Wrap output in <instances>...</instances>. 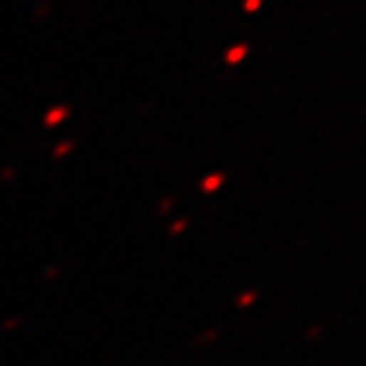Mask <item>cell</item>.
<instances>
[{
    "label": "cell",
    "instance_id": "1",
    "mask_svg": "<svg viewBox=\"0 0 366 366\" xmlns=\"http://www.w3.org/2000/svg\"><path fill=\"white\" fill-rule=\"evenodd\" d=\"M247 53H249V46H247V43H236V46H231L229 51L224 53V61H226L229 66H236L239 61L247 59Z\"/></svg>",
    "mask_w": 366,
    "mask_h": 366
},
{
    "label": "cell",
    "instance_id": "2",
    "mask_svg": "<svg viewBox=\"0 0 366 366\" xmlns=\"http://www.w3.org/2000/svg\"><path fill=\"white\" fill-rule=\"evenodd\" d=\"M64 117H66V110H64V107H56V110H51V113L46 115V122L56 125V122H61Z\"/></svg>",
    "mask_w": 366,
    "mask_h": 366
},
{
    "label": "cell",
    "instance_id": "3",
    "mask_svg": "<svg viewBox=\"0 0 366 366\" xmlns=\"http://www.w3.org/2000/svg\"><path fill=\"white\" fill-rule=\"evenodd\" d=\"M260 6H262V0H244V3H242V8H244L247 13L260 11Z\"/></svg>",
    "mask_w": 366,
    "mask_h": 366
}]
</instances>
